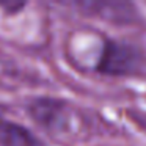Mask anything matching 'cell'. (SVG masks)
Returning a JSON list of instances; mask_svg holds the SVG:
<instances>
[{"mask_svg": "<svg viewBox=\"0 0 146 146\" xmlns=\"http://www.w3.org/2000/svg\"><path fill=\"white\" fill-rule=\"evenodd\" d=\"M3 124V111H2V108H0V126Z\"/></svg>", "mask_w": 146, "mask_h": 146, "instance_id": "7a4b0ae2", "label": "cell"}, {"mask_svg": "<svg viewBox=\"0 0 146 146\" xmlns=\"http://www.w3.org/2000/svg\"><path fill=\"white\" fill-rule=\"evenodd\" d=\"M135 61L137 57L132 49L115 44V42H108L102 54L99 69L110 74H124L135 68Z\"/></svg>", "mask_w": 146, "mask_h": 146, "instance_id": "6da1fadb", "label": "cell"}]
</instances>
